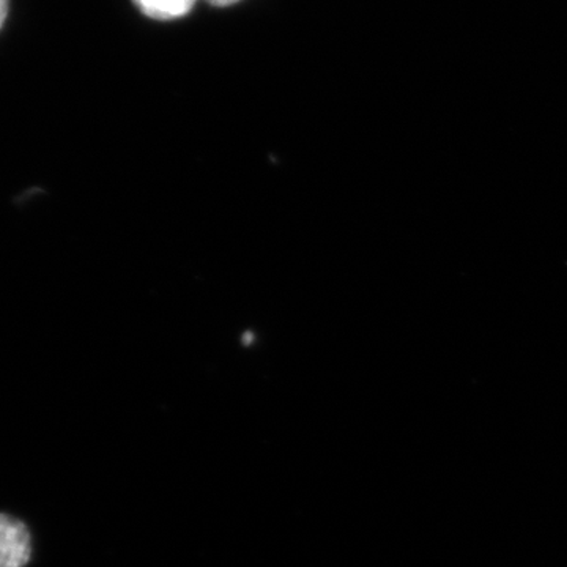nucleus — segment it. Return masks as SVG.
Listing matches in <instances>:
<instances>
[{
    "mask_svg": "<svg viewBox=\"0 0 567 567\" xmlns=\"http://www.w3.org/2000/svg\"><path fill=\"white\" fill-rule=\"evenodd\" d=\"M32 557L31 528L22 518L0 513V567H28Z\"/></svg>",
    "mask_w": 567,
    "mask_h": 567,
    "instance_id": "obj_1",
    "label": "nucleus"
},
{
    "mask_svg": "<svg viewBox=\"0 0 567 567\" xmlns=\"http://www.w3.org/2000/svg\"><path fill=\"white\" fill-rule=\"evenodd\" d=\"M142 14L156 21H173L186 17L196 0H133Z\"/></svg>",
    "mask_w": 567,
    "mask_h": 567,
    "instance_id": "obj_2",
    "label": "nucleus"
},
{
    "mask_svg": "<svg viewBox=\"0 0 567 567\" xmlns=\"http://www.w3.org/2000/svg\"><path fill=\"white\" fill-rule=\"evenodd\" d=\"M7 13H9V0H0V29L6 22Z\"/></svg>",
    "mask_w": 567,
    "mask_h": 567,
    "instance_id": "obj_3",
    "label": "nucleus"
},
{
    "mask_svg": "<svg viewBox=\"0 0 567 567\" xmlns=\"http://www.w3.org/2000/svg\"><path fill=\"white\" fill-rule=\"evenodd\" d=\"M212 6L215 7H229L234 6V3L240 2V0H207Z\"/></svg>",
    "mask_w": 567,
    "mask_h": 567,
    "instance_id": "obj_4",
    "label": "nucleus"
}]
</instances>
